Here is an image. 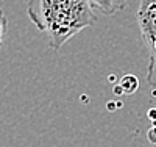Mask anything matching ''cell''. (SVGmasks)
Segmentation results:
<instances>
[{
    "instance_id": "5",
    "label": "cell",
    "mask_w": 156,
    "mask_h": 147,
    "mask_svg": "<svg viewBox=\"0 0 156 147\" xmlns=\"http://www.w3.org/2000/svg\"><path fill=\"white\" fill-rule=\"evenodd\" d=\"M6 31H8V20L5 13L0 8V49H2L3 42H5V38H6Z\"/></svg>"
},
{
    "instance_id": "6",
    "label": "cell",
    "mask_w": 156,
    "mask_h": 147,
    "mask_svg": "<svg viewBox=\"0 0 156 147\" xmlns=\"http://www.w3.org/2000/svg\"><path fill=\"white\" fill-rule=\"evenodd\" d=\"M148 139L151 142H156V124H153V128H150L148 131Z\"/></svg>"
},
{
    "instance_id": "3",
    "label": "cell",
    "mask_w": 156,
    "mask_h": 147,
    "mask_svg": "<svg viewBox=\"0 0 156 147\" xmlns=\"http://www.w3.org/2000/svg\"><path fill=\"white\" fill-rule=\"evenodd\" d=\"M89 2L92 8L103 16H114L126 5V0H89Z\"/></svg>"
},
{
    "instance_id": "4",
    "label": "cell",
    "mask_w": 156,
    "mask_h": 147,
    "mask_svg": "<svg viewBox=\"0 0 156 147\" xmlns=\"http://www.w3.org/2000/svg\"><path fill=\"white\" fill-rule=\"evenodd\" d=\"M119 85L122 86L125 94H134V92L137 91V88H139V80H137V77L128 74V75H123L120 78Z\"/></svg>"
},
{
    "instance_id": "8",
    "label": "cell",
    "mask_w": 156,
    "mask_h": 147,
    "mask_svg": "<svg viewBox=\"0 0 156 147\" xmlns=\"http://www.w3.org/2000/svg\"><path fill=\"white\" fill-rule=\"evenodd\" d=\"M115 106H117V103H114V102H109V103H108V108H109L111 111L115 110Z\"/></svg>"
},
{
    "instance_id": "7",
    "label": "cell",
    "mask_w": 156,
    "mask_h": 147,
    "mask_svg": "<svg viewBox=\"0 0 156 147\" xmlns=\"http://www.w3.org/2000/svg\"><path fill=\"white\" fill-rule=\"evenodd\" d=\"M148 117H150V121L156 122V110H150L148 111Z\"/></svg>"
},
{
    "instance_id": "2",
    "label": "cell",
    "mask_w": 156,
    "mask_h": 147,
    "mask_svg": "<svg viewBox=\"0 0 156 147\" xmlns=\"http://www.w3.org/2000/svg\"><path fill=\"white\" fill-rule=\"evenodd\" d=\"M140 36L148 50L147 82L156 89V0H140L137 8Z\"/></svg>"
},
{
    "instance_id": "1",
    "label": "cell",
    "mask_w": 156,
    "mask_h": 147,
    "mask_svg": "<svg viewBox=\"0 0 156 147\" xmlns=\"http://www.w3.org/2000/svg\"><path fill=\"white\" fill-rule=\"evenodd\" d=\"M27 14L53 50L95 24L89 0H27Z\"/></svg>"
}]
</instances>
